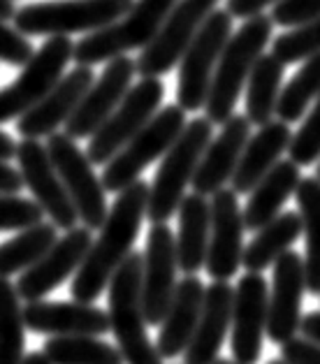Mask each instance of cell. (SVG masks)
<instances>
[{
	"mask_svg": "<svg viewBox=\"0 0 320 364\" xmlns=\"http://www.w3.org/2000/svg\"><path fill=\"white\" fill-rule=\"evenodd\" d=\"M146 200L149 183L137 179L119 193L112 209H107L102 225L97 228V237L88 246L73 279V286H70V292L77 301L93 304L105 292L112 274L135 246L142 220L146 218Z\"/></svg>",
	"mask_w": 320,
	"mask_h": 364,
	"instance_id": "1",
	"label": "cell"
},
{
	"mask_svg": "<svg viewBox=\"0 0 320 364\" xmlns=\"http://www.w3.org/2000/svg\"><path fill=\"white\" fill-rule=\"evenodd\" d=\"M272 16L260 12L244 19L242 28L233 31V35L228 38L225 47L218 56L216 70H213L207 102L202 107L213 126H223L235 114L237 100L244 91L248 73H251L255 60L265 51L267 42L272 38Z\"/></svg>",
	"mask_w": 320,
	"mask_h": 364,
	"instance_id": "2",
	"label": "cell"
},
{
	"mask_svg": "<svg viewBox=\"0 0 320 364\" xmlns=\"http://www.w3.org/2000/svg\"><path fill=\"white\" fill-rule=\"evenodd\" d=\"M110 332H114L117 348L126 364H163V358L146 334L142 311V253L130 251L110 283Z\"/></svg>",
	"mask_w": 320,
	"mask_h": 364,
	"instance_id": "3",
	"label": "cell"
},
{
	"mask_svg": "<svg viewBox=\"0 0 320 364\" xmlns=\"http://www.w3.org/2000/svg\"><path fill=\"white\" fill-rule=\"evenodd\" d=\"M211 137L213 123L207 117L193 119L183 126L179 137L172 141V146L165 151L154 183H149L146 218L151 223H167L176 214L179 202L193 181V174L198 170V163Z\"/></svg>",
	"mask_w": 320,
	"mask_h": 364,
	"instance_id": "4",
	"label": "cell"
},
{
	"mask_svg": "<svg viewBox=\"0 0 320 364\" xmlns=\"http://www.w3.org/2000/svg\"><path fill=\"white\" fill-rule=\"evenodd\" d=\"M174 5L176 0H135L121 19L79 40L73 49V58L77 65L91 68L110 58L126 56L128 51L144 49Z\"/></svg>",
	"mask_w": 320,
	"mask_h": 364,
	"instance_id": "5",
	"label": "cell"
},
{
	"mask_svg": "<svg viewBox=\"0 0 320 364\" xmlns=\"http://www.w3.org/2000/svg\"><path fill=\"white\" fill-rule=\"evenodd\" d=\"M135 0H44L14 12V28L23 35L93 33L121 19Z\"/></svg>",
	"mask_w": 320,
	"mask_h": 364,
	"instance_id": "6",
	"label": "cell"
},
{
	"mask_svg": "<svg viewBox=\"0 0 320 364\" xmlns=\"http://www.w3.org/2000/svg\"><path fill=\"white\" fill-rule=\"evenodd\" d=\"M186 126V112L179 105L158 109L149 123H144L117 154L110 163H105L102 186L107 193H121L132 181L139 179V174L151 163L160 161L165 151L172 146V141L179 137Z\"/></svg>",
	"mask_w": 320,
	"mask_h": 364,
	"instance_id": "7",
	"label": "cell"
},
{
	"mask_svg": "<svg viewBox=\"0 0 320 364\" xmlns=\"http://www.w3.org/2000/svg\"><path fill=\"white\" fill-rule=\"evenodd\" d=\"M233 19L235 16L228 10H211L176 63L179 65L176 105L183 112H198L207 102L218 56L233 35Z\"/></svg>",
	"mask_w": 320,
	"mask_h": 364,
	"instance_id": "8",
	"label": "cell"
},
{
	"mask_svg": "<svg viewBox=\"0 0 320 364\" xmlns=\"http://www.w3.org/2000/svg\"><path fill=\"white\" fill-rule=\"evenodd\" d=\"M44 146L75 204L79 220L88 230H97L110 207H107V191L93 170V163L77 146V139L68 137L65 132H51Z\"/></svg>",
	"mask_w": 320,
	"mask_h": 364,
	"instance_id": "9",
	"label": "cell"
},
{
	"mask_svg": "<svg viewBox=\"0 0 320 364\" xmlns=\"http://www.w3.org/2000/svg\"><path fill=\"white\" fill-rule=\"evenodd\" d=\"M75 42L68 35H51L21 65V75L7 88H0V126L19 119L63 77L73 58Z\"/></svg>",
	"mask_w": 320,
	"mask_h": 364,
	"instance_id": "10",
	"label": "cell"
},
{
	"mask_svg": "<svg viewBox=\"0 0 320 364\" xmlns=\"http://www.w3.org/2000/svg\"><path fill=\"white\" fill-rule=\"evenodd\" d=\"M163 95L165 86L158 77H142V82L130 86L117 109L91 135V144L86 149L88 161L93 165L110 163L112 156L160 109Z\"/></svg>",
	"mask_w": 320,
	"mask_h": 364,
	"instance_id": "11",
	"label": "cell"
},
{
	"mask_svg": "<svg viewBox=\"0 0 320 364\" xmlns=\"http://www.w3.org/2000/svg\"><path fill=\"white\" fill-rule=\"evenodd\" d=\"M216 5L218 0H176V5L167 12L160 28L135 60L137 75L160 77L174 70L202 21L211 10H216Z\"/></svg>",
	"mask_w": 320,
	"mask_h": 364,
	"instance_id": "12",
	"label": "cell"
},
{
	"mask_svg": "<svg viewBox=\"0 0 320 364\" xmlns=\"http://www.w3.org/2000/svg\"><path fill=\"white\" fill-rule=\"evenodd\" d=\"M209 244L204 269L213 281H230L242 267L244 218L239 195L233 188H220L209 195Z\"/></svg>",
	"mask_w": 320,
	"mask_h": 364,
	"instance_id": "13",
	"label": "cell"
},
{
	"mask_svg": "<svg viewBox=\"0 0 320 364\" xmlns=\"http://www.w3.org/2000/svg\"><path fill=\"white\" fill-rule=\"evenodd\" d=\"M176 246L167 223H151L142 253V311L146 325H160L176 288Z\"/></svg>",
	"mask_w": 320,
	"mask_h": 364,
	"instance_id": "14",
	"label": "cell"
},
{
	"mask_svg": "<svg viewBox=\"0 0 320 364\" xmlns=\"http://www.w3.org/2000/svg\"><path fill=\"white\" fill-rule=\"evenodd\" d=\"M16 163L23 186L33 193V200L49 216L58 230H70L79 223L77 209L65 191L63 181L40 139H23L16 144Z\"/></svg>",
	"mask_w": 320,
	"mask_h": 364,
	"instance_id": "15",
	"label": "cell"
},
{
	"mask_svg": "<svg viewBox=\"0 0 320 364\" xmlns=\"http://www.w3.org/2000/svg\"><path fill=\"white\" fill-rule=\"evenodd\" d=\"M91 242L93 230H88L86 225L65 230V235L56 239L38 262H33L28 269L21 272L19 281L14 283L16 295L23 301L47 297L51 290H56L60 283L68 281L79 269Z\"/></svg>",
	"mask_w": 320,
	"mask_h": 364,
	"instance_id": "16",
	"label": "cell"
},
{
	"mask_svg": "<svg viewBox=\"0 0 320 364\" xmlns=\"http://www.w3.org/2000/svg\"><path fill=\"white\" fill-rule=\"evenodd\" d=\"M137 75V65L128 54L107 60L102 75L93 79V84L86 88L84 97L79 100L73 117L65 121V135L73 139L91 137L102 126V121L117 109L132 86V77Z\"/></svg>",
	"mask_w": 320,
	"mask_h": 364,
	"instance_id": "17",
	"label": "cell"
},
{
	"mask_svg": "<svg viewBox=\"0 0 320 364\" xmlns=\"http://www.w3.org/2000/svg\"><path fill=\"white\" fill-rule=\"evenodd\" d=\"M306 292L304 257L295 251H283L274 260V281L267 295V327L272 343H286L299 332L302 297Z\"/></svg>",
	"mask_w": 320,
	"mask_h": 364,
	"instance_id": "18",
	"label": "cell"
},
{
	"mask_svg": "<svg viewBox=\"0 0 320 364\" xmlns=\"http://www.w3.org/2000/svg\"><path fill=\"white\" fill-rule=\"evenodd\" d=\"M270 286L262 274L246 272L233 292V355L239 364H255L262 355Z\"/></svg>",
	"mask_w": 320,
	"mask_h": 364,
	"instance_id": "19",
	"label": "cell"
},
{
	"mask_svg": "<svg viewBox=\"0 0 320 364\" xmlns=\"http://www.w3.org/2000/svg\"><path fill=\"white\" fill-rule=\"evenodd\" d=\"M93 70L88 65H77L75 70L58 79L28 112H23L16 123V130L23 139H42L51 132H58L60 126L73 117L86 88L93 84Z\"/></svg>",
	"mask_w": 320,
	"mask_h": 364,
	"instance_id": "20",
	"label": "cell"
},
{
	"mask_svg": "<svg viewBox=\"0 0 320 364\" xmlns=\"http://www.w3.org/2000/svg\"><path fill=\"white\" fill-rule=\"evenodd\" d=\"M251 137V121L244 114H233L225 123L220 135L207 144L198 163V170L193 174V193L209 198L216 191L225 188L233 179V172L239 163V156Z\"/></svg>",
	"mask_w": 320,
	"mask_h": 364,
	"instance_id": "21",
	"label": "cell"
},
{
	"mask_svg": "<svg viewBox=\"0 0 320 364\" xmlns=\"http://www.w3.org/2000/svg\"><path fill=\"white\" fill-rule=\"evenodd\" d=\"M23 325L31 332L49 336H73L93 334L102 336L110 332L107 311L97 309L88 301H26Z\"/></svg>",
	"mask_w": 320,
	"mask_h": 364,
	"instance_id": "22",
	"label": "cell"
},
{
	"mask_svg": "<svg viewBox=\"0 0 320 364\" xmlns=\"http://www.w3.org/2000/svg\"><path fill=\"white\" fill-rule=\"evenodd\" d=\"M233 292L228 281H213L204 288L198 325L183 350L186 364H211L218 358L233 318Z\"/></svg>",
	"mask_w": 320,
	"mask_h": 364,
	"instance_id": "23",
	"label": "cell"
},
{
	"mask_svg": "<svg viewBox=\"0 0 320 364\" xmlns=\"http://www.w3.org/2000/svg\"><path fill=\"white\" fill-rule=\"evenodd\" d=\"M204 283L195 274H186V279L176 281L170 309L160 323V334L156 341V350L163 360H172L186 350L195 332V325H198Z\"/></svg>",
	"mask_w": 320,
	"mask_h": 364,
	"instance_id": "24",
	"label": "cell"
},
{
	"mask_svg": "<svg viewBox=\"0 0 320 364\" xmlns=\"http://www.w3.org/2000/svg\"><path fill=\"white\" fill-rule=\"evenodd\" d=\"M292 130L283 121H267L253 137H248L246 146L239 156V163L233 172V191L237 195L251 193V188L281 161V156L288 151Z\"/></svg>",
	"mask_w": 320,
	"mask_h": 364,
	"instance_id": "25",
	"label": "cell"
},
{
	"mask_svg": "<svg viewBox=\"0 0 320 364\" xmlns=\"http://www.w3.org/2000/svg\"><path fill=\"white\" fill-rule=\"evenodd\" d=\"M299 165L288 161H279L277 165L267 172L260 181L251 188L246 207L242 211L244 230H260L265 223H270L274 216L281 214L283 204H286L297 191L299 183Z\"/></svg>",
	"mask_w": 320,
	"mask_h": 364,
	"instance_id": "26",
	"label": "cell"
},
{
	"mask_svg": "<svg viewBox=\"0 0 320 364\" xmlns=\"http://www.w3.org/2000/svg\"><path fill=\"white\" fill-rule=\"evenodd\" d=\"M176 214H179V232L174 235L176 264L183 274H198L204 269L209 244V200L198 193L183 195Z\"/></svg>",
	"mask_w": 320,
	"mask_h": 364,
	"instance_id": "27",
	"label": "cell"
},
{
	"mask_svg": "<svg viewBox=\"0 0 320 364\" xmlns=\"http://www.w3.org/2000/svg\"><path fill=\"white\" fill-rule=\"evenodd\" d=\"M253 242L244 248L242 264L246 272L262 274L267 267H272L274 260L288 251L302 235V218L297 211H283L274 216L270 223H265L260 230H255Z\"/></svg>",
	"mask_w": 320,
	"mask_h": 364,
	"instance_id": "28",
	"label": "cell"
},
{
	"mask_svg": "<svg viewBox=\"0 0 320 364\" xmlns=\"http://www.w3.org/2000/svg\"><path fill=\"white\" fill-rule=\"evenodd\" d=\"M286 65L281 63L270 51V54H260L251 68L246 79V97H244V117L251 121V126H262V123L274 119L277 112L279 93H281V82H283V70Z\"/></svg>",
	"mask_w": 320,
	"mask_h": 364,
	"instance_id": "29",
	"label": "cell"
},
{
	"mask_svg": "<svg viewBox=\"0 0 320 364\" xmlns=\"http://www.w3.org/2000/svg\"><path fill=\"white\" fill-rule=\"evenodd\" d=\"M302 218V235L306 237L304 279L306 292L320 295V181L316 176H302L295 191Z\"/></svg>",
	"mask_w": 320,
	"mask_h": 364,
	"instance_id": "30",
	"label": "cell"
},
{
	"mask_svg": "<svg viewBox=\"0 0 320 364\" xmlns=\"http://www.w3.org/2000/svg\"><path fill=\"white\" fill-rule=\"evenodd\" d=\"M58 239V228L51 223H35L19 230V235L0 244V277L10 279L12 274H21L33 262H38L44 251Z\"/></svg>",
	"mask_w": 320,
	"mask_h": 364,
	"instance_id": "31",
	"label": "cell"
},
{
	"mask_svg": "<svg viewBox=\"0 0 320 364\" xmlns=\"http://www.w3.org/2000/svg\"><path fill=\"white\" fill-rule=\"evenodd\" d=\"M42 353L51 364H126L117 346L93 334L51 336Z\"/></svg>",
	"mask_w": 320,
	"mask_h": 364,
	"instance_id": "32",
	"label": "cell"
},
{
	"mask_svg": "<svg viewBox=\"0 0 320 364\" xmlns=\"http://www.w3.org/2000/svg\"><path fill=\"white\" fill-rule=\"evenodd\" d=\"M318 93H320V54L302 60L297 75L286 84V88H281L274 117H279V121L288 123V126L290 123H297L306 114L309 105L318 97Z\"/></svg>",
	"mask_w": 320,
	"mask_h": 364,
	"instance_id": "33",
	"label": "cell"
},
{
	"mask_svg": "<svg viewBox=\"0 0 320 364\" xmlns=\"http://www.w3.org/2000/svg\"><path fill=\"white\" fill-rule=\"evenodd\" d=\"M21 297L14 283L0 277V364H21L26 348V325Z\"/></svg>",
	"mask_w": 320,
	"mask_h": 364,
	"instance_id": "34",
	"label": "cell"
},
{
	"mask_svg": "<svg viewBox=\"0 0 320 364\" xmlns=\"http://www.w3.org/2000/svg\"><path fill=\"white\" fill-rule=\"evenodd\" d=\"M272 54L283 65L302 63L309 56L320 54V16L299 26H292V31L288 33H281L272 44Z\"/></svg>",
	"mask_w": 320,
	"mask_h": 364,
	"instance_id": "35",
	"label": "cell"
},
{
	"mask_svg": "<svg viewBox=\"0 0 320 364\" xmlns=\"http://www.w3.org/2000/svg\"><path fill=\"white\" fill-rule=\"evenodd\" d=\"M290 161L299 167L316 165L320 158V93L316 97L314 109L306 114L304 123L299 126V130L290 137L288 144Z\"/></svg>",
	"mask_w": 320,
	"mask_h": 364,
	"instance_id": "36",
	"label": "cell"
},
{
	"mask_svg": "<svg viewBox=\"0 0 320 364\" xmlns=\"http://www.w3.org/2000/svg\"><path fill=\"white\" fill-rule=\"evenodd\" d=\"M44 218V211L35 200H26L19 193H0V232L23 230Z\"/></svg>",
	"mask_w": 320,
	"mask_h": 364,
	"instance_id": "37",
	"label": "cell"
},
{
	"mask_svg": "<svg viewBox=\"0 0 320 364\" xmlns=\"http://www.w3.org/2000/svg\"><path fill=\"white\" fill-rule=\"evenodd\" d=\"M270 16L274 23L292 28V26L318 19L320 0H279V3H274V10Z\"/></svg>",
	"mask_w": 320,
	"mask_h": 364,
	"instance_id": "38",
	"label": "cell"
},
{
	"mask_svg": "<svg viewBox=\"0 0 320 364\" xmlns=\"http://www.w3.org/2000/svg\"><path fill=\"white\" fill-rule=\"evenodd\" d=\"M33 44L23 33L7 26L5 21H0V60L3 63L21 68L33 56Z\"/></svg>",
	"mask_w": 320,
	"mask_h": 364,
	"instance_id": "39",
	"label": "cell"
},
{
	"mask_svg": "<svg viewBox=\"0 0 320 364\" xmlns=\"http://www.w3.org/2000/svg\"><path fill=\"white\" fill-rule=\"evenodd\" d=\"M281 358L290 364H320V346L306 336H292L281 343Z\"/></svg>",
	"mask_w": 320,
	"mask_h": 364,
	"instance_id": "40",
	"label": "cell"
},
{
	"mask_svg": "<svg viewBox=\"0 0 320 364\" xmlns=\"http://www.w3.org/2000/svg\"><path fill=\"white\" fill-rule=\"evenodd\" d=\"M274 3H279V0H228L225 10L233 16H239V19H248V16L260 14L267 5Z\"/></svg>",
	"mask_w": 320,
	"mask_h": 364,
	"instance_id": "41",
	"label": "cell"
},
{
	"mask_svg": "<svg viewBox=\"0 0 320 364\" xmlns=\"http://www.w3.org/2000/svg\"><path fill=\"white\" fill-rule=\"evenodd\" d=\"M23 181L19 170H14L10 163H0V193H21Z\"/></svg>",
	"mask_w": 320,
	"mask_h": 364,
	"instance_id": "42",
	"label": "cell"
},
{
	"mask_svg": "<svg viewBox=\"0 0 320 364\" xmlns=\"http://www.w3.org/2000/svg\"><path fill=\"white\" fill-rule=\"evenodd\" d=\"M299 334L320 346V311H314V314L302 318V321H299Z\"/></svg>",
	"mask_w": 320,
	"mask_h": 364,
	"instance_id": "43",
	"label": "cell"
},
{
	"mask_svg": "<svg viewBox=\"0 0 320 364\" xmlns=\"http://www.w3.org/2000/svg\"><path fill=\"white\" fill-rule=\"evenodd\" d=\"M14 156H16V141L5 130H0V163H10Z\"/></svg>",
	"mask_w": 320,
	"mask_h": 364,
	"instance_id": "44",
	"label": "cell"
},
{
	"mask_svg": "<svg viewBox=\"0 0 320 364\" xmlns=\"http://www.w3.org/2000/svg\"><path fill=\"white\" fill-rule=\"evenodd\" d=\"M16 12V5H14V0H0V21H7V19H12Z\"/></svg>",
	"mask_w": 320,
	"mask_h": 364,
	"instance_id": "45",
	"label": "cell"
},
{
	"mask_svg": "<svg viewBox=\"0 0 320 364\" xmlns=\"http://www.w3.org/2000/svg\"><path fill=\"white\" fill-rule=\"evenodd\" d=\"M21 364H51V362L47 360L44 353H28V355H23Z\"/></svg>",
	"mask_w": 320,
	"mask_h": 364,
	"instance_id": "46",
	"label": "cell"
},
{
	"mask_svg": "<svg viewBox=\"0 0 320 364\" xmlns=\"http://www.w3.org/2000/svg\"><path fill=\"white\" fill-rule=\"evenodd\" d=\"M211 364H239V362H235V360H218V358H216Z\"/></svg>",
	"mask_w": 320,
	"mask_h": 364,
	"instance_id": "47",
	"label": "cell"
},
{
	"mask_svg": "<svg viewBox=\"0 0 320 364\" xmlns=\"http://www.w3.org/2000/svg\"><path fill=\"white\" fill-rule=\"evenodd\" d=\"M267 364H290V362H286L283 358H279V360H272V362H267Z\"/></svg>",
	"mask_w": 320,
	"mask_h": 364,
	"instance_id": "48",
	"label": "cell"
},
{
	"mask_svg": "<svg viewBox=\"0 0 320 364\" xmlns=\"http://www.w3.org/2000/svg\"><path fill=\"white\" fill-rule=\"evenodd\" d=\"M316 179L320 181V158H318V174H316Z\"/></svg>",
	"mask_w": 320,
	"mask_h": 364,
	"instance_id": "49",
	"label": "cell"
}]
</instances>
